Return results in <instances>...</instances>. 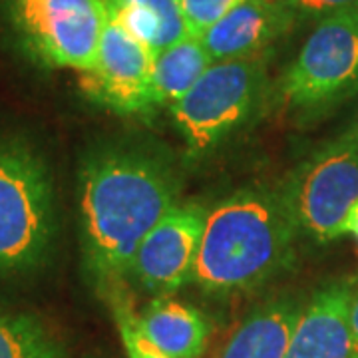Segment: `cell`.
I'll return each mask as SVG.
<instances>
[{"instance_id":"cell-13","label":"cell","mask_w":358,"mask_h":358,"mask_svg":"<svg viewBox=\"0 0 358 358\" xmlns=\"http://www.w3.org/2000/svg\"><path fill=\"white\" fill-rule=\"evenodd\" d=\"M138 322L145 338L171 358H199L213 331L201 310L171 296H155Z\"/></svg>"},{"instance_id":"cell-20","label":"cell","mask_w":358,"mask_h":358,"mask_svg":"<svg viewBox=\"0 0 358 358\" xmlns=\"http://www.w3.org/2000/svg\"><path fill=\"white\" fill-rule=\"evenodd\" d=\"M348 322H350V336H352V358H358V277H355V285H352Z\"/></svg>"},{"instance_id":"cell-2","label":"cell","mask_w":358,"mask_h":358,"mask_svg":"<svg viewBox=\"0 0 358 358\" xmlns=\"http://www.w3.org/2000/svg\"><path fill=\"white\" fill-rule=\"evenodd\" d=\"M299 229L281 187H245L207 209L193 285L203 294L251 293L293 265Z\"/></svg>"},{"instance_id":"cell-21","label":"cell","mask_w":358,"mask_h":358,"mask_svg":"<svg viewBox=\"0 0 358 358\" xmlns=\"http://www.w3.org/2000/svg\"><path fill=\"white\" fill-rule=\"evenodd\" d=\"M345 235H352L358 241V201L348 211V217H346L345 223Z\"/></svg>"},{"instance_id":"cell-7","label":"cell","mask_w":358,"mask_h":358,"mask_svg":"<svg viewBox=\"0 0 358 358\" xmlns=\"http://www.w3.org/2000/svg\"><path fill=\"white\" fill-rule=\"evenodd\" d=\"M18 38L40 64L88 74L108 13L103 0H8Z\"/></svg>"},{"instance_id":"cell-6","label":"cell","mask_w":358,"mask_h":358,"mask_svg":"<svg viewBox=\"0 0 358 358\" xmlns=\"http://www.w3.org/2000/svg\"><path fill=\"white\" fill-rule=\"evenodd\" d=\"M299 235L317 245L345 237L358 201V136L350 128L324 141L281 185Z\"/></svg>"},{"instance_id":"cell-18","label":"cell","mask_w":358,"mask_h":358,"mask_svg":"<svg viewBox=\"0 0 358 358\" xmlns=\"http://www.w3.org/2000/svg\"><path fill=\"white\" fill-rule=\"evenodd\" d=\"M245 0H179L189 36L201 38L205 32Z\"/></svg>"},{"instance_id":"cell-16","label":"cell","mask_w":358,"mask_h":358,"mask_svg":"<svg viewBox=\"0 0 358 358\" xmlns=\"http://www.w3.org/2000/svg\"><path fill=\"white\" fill-rule=\"evenodd\" d=\"M0 358H66V350L34 315L0 308Z\"/></svg>"},{"instance_id":"cell-22","label":"cell","mask_w":358,"mask_h":358,"mask_svg":"<svg viewBox=\"0 0 358 358\" xmlns=\"http://www.w3.org/2000/svg\"><path fill=\"white\" fill-rule=\"evenodd\" d=\"M348 128L352 129V131H355V134L358 136V112H357V115H355V120H352V124H350Z\"/></svg>"},{"instance_id":"cell-5","label":"cell","mask_w":358,"mask_h":358,"mask_svg":"<svg viewBox=\"0 0 358 358\" xmlns=\"http://www.w3.org/2000/svg\"><path fill=\"white\" fill-rule=\"evenodd\" d=\"M267 90V56L221 60L169 106L173 126L193 157L219 148L243 126Z\"/></svg>"},{"instance_id":"cell-17","label":"cell","mask_w":358,"mask_h":358,"mask_svg":"<svg viewBox=\"0 0 358 358\" xmlns=\"http://www.w3.org/2000/svg\"><path fill=\"white\" fill-rule=\"evenodd\" d=\"M108 293H110V305L114 313L115 327H117V333L124 343L128 358H171L164 355L157 346L152 345L145 338V334L141 333L138 313L134 310L131 303L122 294V291L114 287Z\"/></svg>"},{"instance_id":"cell-1","label":"cell","mask_w":358,"mask_h":358,"mask_svg":"<svg viewBox=\"0 0 358 358\" xmlns=\"http://www.w3.org/2000/svg\"><path fill=\"white\" fill-rule=\"evenodd\" d=\"M78 178L84 265L110 291L129 275L145 235L178 203L181 179L166 152L131 140L92 148Z\"/></svg>"},{"instance_id":"cell-9","label":"cell","mask_w":358,"mask_h":358,"mask_svg":"<svg viewBox=\"0 0 358 358\" xmlns=\"http://www.w3.org/2000/svg\"><path fill=\"white\" fill-rule=\"evenodd\" d=\"M152 70L154 52L108 18L96 64L84 74V88L117 114H145L155 108Z\"/></svg>"},{"instance_id":"cell-15","label":"cell","mask_w":358,"mask_h":358,"mask_svg":"<svg viewBox=\"0 0 358 358\" xmlns=\"http://www.w3.org/2000/svg\"><path fill=\"white\" fill-rule=\"evenodd\" d=\"M213 64L203 42L197 36H185L154 56L152 90L155 108L173 106Z\"/></svg>"},{"instance_id":"cell-8","label":"cell","mask_w":358,"mask_h":358,"mask_svg":"<svg viewBox=\"0 0 358 358\" xmlns=\"http://www.w3.org/2000/svg\"><path fill=\"white\" fill-rule=\"evenodd\" d=\"M205 217L207 209L197 201L173 205L140 243L129 277L154 299L193 282Z\"/></svg>"},{"instance_id":"cell-11","label":"cell","mask_w":358,"mask_h":358,"mask_svg":"<svg viewBox=\"0 0 358 358\" xmlns=\"http://www.w3.org/2000/svg\"><path fill=\"white\" fill-rule=\"evenodd\" d=\"M355 277L331 279L305 301L282 358H352L350 296Z\"/></svg>"},{"instance_id":"cell-12","label":"cell","mask_w":358,"mask_h":358,"mask_svg":"<svg viewBox=\"0 0 358 358\" xmlns=\"http://www.w3.org/2000/svg\"><path fill=\"white\" fill-rule=\"evenodd\" d=\"M303 296L277 293L247 313L217 358H282L305 307Z\"/></svg>"},{"instance_id":"cell-3","label":"cell","mask_w":358,"mask_h":358,"mask_svg":"<svg viewBox=\"0 0 358 358\" xmlns=\"http://www.w3.org/2000/svg\"><path fill=\"white\" fill-rule=\"evenodd\" d=\"M56 231L48 162L24 138L0 134V277L42 267L52 253Z\"/></svg>"},{"instance_id":"cell-19","label":"cell","mask_w":358,"mask_h":358,"mask_svg":"<svg viewBox=\"0 0 358 358\" xmlns=\"http://www.w3.org/2000/svg\"><path fill=\"white\" fill-rule=\"evenodd\" d=\"M301 20L320 22L338 14L358 13V0H285Z\"/></svg>"},{"instance_id":"cell-14","label":"cell","mask_w":358,"mask_h":358,"mask_svg":"<svg viewBox=\"0 0 358 358\" xmlns=\"http://www.w3.org/2000/svg\"><path fill=\"white\" fill-rule=\"evenodd\" d=\"M108 18L154 52L189 36L179 0H103Z\"/></svg>"},{"instance_id":"cell-4","label":"cell","mask_w":358,"mask_h":358,"mask_svg":"<svg viewBox=\"0 0 358 358\" xmlns=\"http://www.w3.org/2000/svg\"><path fill=\"white\" fill-rule=\"evenodd\" d=\"M358 96V13L317 22L277 80V110L301 126L315 124Z\"/></svg>"},{"instance_id":"cell-10","label":"cell","mask_w":358,"mask_h":358,"mask_svg":"<svg viewBox=\"0 0 358 358\" xmlns=\"http://www.w3.org/2000/svg\"><path fill=\"white\" fill-rule=\"evenodd\" d=\"M296 22L285 0H245L211 26L201 42L213 62L267 56Z\"/></svg>"}]
</instances>
